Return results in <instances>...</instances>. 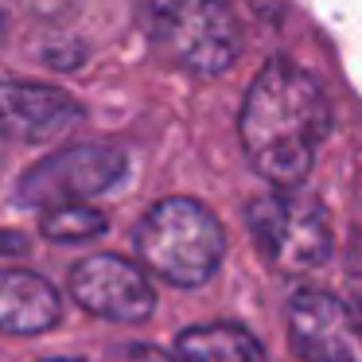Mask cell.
Here are the masks:
<instances>
[{
    "label": "cell",
    "instance_id": "11",
    "mask_svg": "<svg viewBox=\"0 0 362 362\" xmlns=\"http://www.w3.org/2000/svg\"><path fill=\"white\" fill-rule=\"evenodd\" d=\"M40 226L51 242H86V238L105 234V214L86 203H59L43 211Z\"/></svg>",
    "mask_w": 362,
    "mask_h": 362
},
{
    "label": "cell",
    "instance_id": "3",
    "mask_svg": "<svg viewBox=\"0 0 362 362\" xmlns=\"http://www.w3.org/2000/svg\"><path fill=\"white\" fill-rule=\"evenodd\" d=\"M136 253L148 273L180 288H199L218 273L226 234L195 199H160L136 226Z\"/></svg>",
    "mask_w": 362,
    "mask_h": 362
},
{
    "label": "cell",
    "instance_id": "4",
    "mask_svg": "<svg viewBox=\"0 0 362 362\" xmlns=\"http://www.w3.org/2000/svg\"><path fill=\"white\" fill-rule=\"evenodd\" d=\"M257 250L284 273H312L331 257V226L323 206L296 187L265 191L245 211Z\"/></svg>",
    "mask_w": 362,
    "mask_h": 362
},
{
    "label": "cell",
    "instance_id": "13",
    "mask_svg": "<svg viewBox=\"0 0 362 362\" xmlns=\"http://www.w3.org/2000/svg\"><path fill=\"white\" fill-rule=\"evenodd\" d=\"M125 362H175V358L164 354V351H152V346H129Z\"/></svg>",
    "mask_w": 362,
    "mask_h": 362
},
{
    "label": "cell",
    "instance_id": "10",
    "mask_svg": "<svg viewBox=\"0 0 362 362\" xmlns=\"http://www.w3.org/2000/svg\"><path fill=\"white\" fill-rule=\"evenodd\" d=\"M180 362H269L265 346L238 323H199L175 339Z\"/></svg>",
    "mask_w": 362,
    "mask_h": 362
},
{
    "label": "cell",
    "instance_id": "17",
    "mask_svg": "<svg viewBox=\"0 0 362 362\" xmlns=\"http://www.w3.org/2000/svg\"><path fill=\"white\" fill-rule=\"evenodd\" d=\"M51 362H78V358H51Z\"/></svg>",
    "mask_w": 362,
    "mask_h": 362
},
{
    "label": "cell",
    "instance_id": "12",
    "mask_svg": "<svg viewBox=\"0 0 362 362\" xmlns=\"http://www.w3.org/2000/svg\"><path fill=\"white\" fill-rule=\"evenodd\" d=\"M28 250L24 234H12V230H0V257H16V253Z\"/></svg>",
    "mask_w": 362,
    "mask_h": 362
},
{
    "label": "cell",
    "instance_id": "1",
    "mask_svg": "<svg viewBox=\"0 0 362 362\" xmlns=\"http://www.w3.org/2000/svg\"><path fill=\"white\" fill-rule=\"evenodd\" d=\"M327 133L331 105L320 82L288 59L261 66L238 113V141L253 172L276 187H296Z\"/></svg>",
    "mask_w": 362,
    "mask_h": 362
},
{
    "label": "cell",
    "instance_id": "16",
    "mask_svg": "<svg viewBox=\"0 0 362 362\" xmlns=\"http://www.w3.org/2000/svg\"><path fill=\"white\" fill-rule=\"evenodd\" d=\"M4 32H8V20H4V12H0V40H4Z\"/></svg>",
    "mask_w": 362,
    "mask_h": 362
},
{
    "label": "cell",
    "instance_id": "5",
    "mask_svg": "<svg viewBox=\"0 0 362 362\" xmlns=\"http://www.w3.org/2000/svg\"><path fill=\"white\" fill-rule=\"evenodd\" d=\"M125 175V156L110 144H71L51 156H43L32 172L20 180L16 203L24 206H59L82 203L90 195H102Z\"/></svg>",
    "mask_w": 362,
    "mask_h": 362
},
{
    "label": "cell",
    "instance_id": "6",
    "mask_svg": "<svg viewBox=\"0 0 362 362\" xmlns=\"http://www.w3.org/2000/svg\"><path fill=\"white\" fill-rule=\"evenodd\" d=\"M288 339L304 362H362V315L331 292L300 288L288 300Z\"/></svg>",
    "mask_w": 362,
    "mask_h": 362
},
{
    "label": "cell",
    "instance_id": "7",
    "mask_svg": "<svg viewBox=\"0 0 362 362\" xmlns=\"http://www.w3.org/2000/svg\"><path fill=\"white\" fill-rule=\"evenodd\" d=\"M71 296L90 315H102L113 323H144L156 308V292L144 269L117 253L82 257L71 269Z\"/></svg>",
    "mask_w": 362,
    "mask_h": 362
},
{
    "label": "cell",
    "instance_id": "15",
    "mask_svg": "<svg viewBox=\"0 0 362 362\" xmlns=\"http://www.w3.org/2000/svg\"><path fill=\"white\" fill-rule=\"evenodd\" d=\"M66 4H74V0H32V8L40 12V16H51V12H63Z\"/></svg>",
    "mask_w": 362,
    "mask_h": 362
},
{
    "label": "cell",
    "instance_id": "8",
    "mask_svg": "<svg viewBox=\"0 0 362 362\" xmlns=\"http://www.w3.org/2000/svg\"><path fill=\"white\" fill-rule=\"evenodd\" d=\"M86 110L78 98L59 86L43 82H0V133L20 136V141H51V136L71 133Z\"/></svg>",
    "mask_w": 362,
    "mask_h": 362
},
{
    "label": "cell",
    "instance_id": "14",
    "mask_svg": "<svg viewBox=\"0 0 362 362\" xmlns=\"http://www.w3.org/2000/svg\"><path fill=\"white\" fill-rule=\"evenodd\" d=\"M245 4H250L253 12H257V16H265V20H281V0H245Z\"/></svg>",
    "mask_w": 362,
    "mask_h": 362
},
{
    "label": "cell",
    "instance_id": "2",
    "mask_svg": "<svg viewBox=\"0 0 362 362\" xmlns=\"http://www.w3.org/2000/svg\"><path fill=\"white\" fill-rule=\"evenodd\" d=\"M148 43L199 78L230 71L242 55V28L226 0H136Z\"/></svg>",
    "mask_w": 362,
    "mask_h": 362
},
{
    "label": "cell",
    "instance_id": "9",
    "mask_svg": "<svg viewBox=\"0 0 362 362\" xmlns=\"http://www.w3.org/2000/svg\"><path fill=\"white\" fill-rule=\"evenodd\" d=\"M63 320V296L55 284L28 269H0V331L40 335Z\"/></svg>",
    "mask_w": 362,
    "mask_h": 362
}]
</instances>
